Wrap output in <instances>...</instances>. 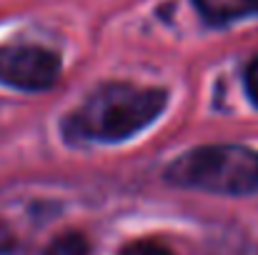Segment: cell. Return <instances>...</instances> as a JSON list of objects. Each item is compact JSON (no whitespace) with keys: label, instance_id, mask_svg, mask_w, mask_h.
<instances>
[{"label":"cell","instance_id":"cell-7","mask_svg":"<svg viewBox=\"0 0 258 255\" xmlns=\"http://www.w3.org/2000/svg\"><path fill=\"white\" fill-rule=\"evenodd\" d=\"M246 90H248V98L258 105V58L246 70Z\"/></svg>","mask_w":258,"mask_h":255},{"label":"cell","instance_id":"cell-8","mask_svg":"<svg viewBox=\"0 0 258 255\" xmlns=\"http://www.w3.org/2000/svg\"><path fill=\"white\" fill-rule=\"evenodd\" d=\"M13 248H15V235L10 233V228H8V225H3V223H0V255L13 253Z\"/></svg>","mask_w":258,"mask_h":255},{"label":"cell","instance_id":"cell-6","mask_svg":"<svg viewBox=\"0 0 258 255\" xmlns=\"http://www.w3.org/2000/svg\"><path fill=\"white\" fill-rule=\"evenodd\" d=\"M118 255H173L166 245L156 243V240H136L131 245H125Z\"/></svg>","mask_w":258,"mask_h":255},{"label":"cell","instance_id":"cell-3","mask_svg":"<svg viewBox=\"0 0 258 255\" xmlns=\"http://www.w3.org/2000/svg\"><path fill=\"white\" fill-rule=\"evenodd\" d=\"M60 75V58L40 45H10L0 50V83L20 90H48Z\"/></svg>","mask_w":258,"mask_h":255},{"label":"cell","instance_id":"cell-5","mask_svg":"<svg viewBox=\"0 0 258 255\" xmlns=\"http://www.w3.org/2000/svg\"><path fill=\"white\" fill-rule=\"evenodd\" d=\"M43 255H90V245L81 233H63L55 240H50Z\"/></svg>","mask_w":258,"mask_h":255},{"label":"cell","instance_id":"cell-1","mask_svg":"<svg viewBox=\"0 0 258 255\" xmlns=\"http://www.w3.org/2000/svg\"><path fill=\"white\" fill-rule=\"evenodd\" d=\"M166 103L168 95L161 88L103 83L66 118L63 135L71 143H120L148 128Z\"/></svg>","mask_w":258,"mask_h":255},{"label":"cell","instance_id":"cell-2","mask_svg":"<svg viewBox=\"0 0 258 255\" xmlns=\"http://www.w3.org/2000/svg\"><path fill=\"white\" fill-rule=\"evenodd\" d=\"M166 180L216 195H251L258 190V153L236 143L201 145L175 158Z\"/></svg>","mask_w":258,"mask_h":255},{"label":"cell","instance_id":"cell-4","mask_svg":"<svg viewBox=\"0 0 258 255\" xmlns=\"http://www.w3.org/2000/svg\"><path fill=\"white\" fill-rule=\"evenodd\" d=\"M193 3L211 25H228L258 15V0H193Z\"/></svg>","mask_w":258,"mask_h":255}]
</instances>
